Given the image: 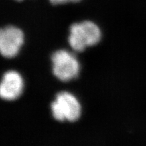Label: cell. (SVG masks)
Returning <instances> with one entry per match:
<instances>
[{
	"label": "cell",
	"instance_id": "obj_3",
	"mask_svg": "<svg viewBox=\"0 0 146 146\" xmlns=\"http://www.w3.org/2000/svg\"><path fill=\"white\" fill-rule=\"evenodd\" d=\"M52 72L60 81L67 82L74 79L80 71V64L74 55L64 50L55 52L51 57Z\"/></svg>",
	"mask_w": 146,
	"mask_h": 146
},
{
	"label": "cell",
	"instance_id": "obj_2",
	"mask_svg": "<svg viewBox=\"0 0 146 146\" xmlns=\"http://www.w3.org/2000/svg\"><path fill=\"white\" fill-rule=\"evenodd\" d=\"M51 111L55 120L59 122L67 120L75 122L81 114V106L78 100L70 93L62 91L51 104Z\"/></svg>",
	"mask_w": 146,
	"mask_h": 146
},
{
	"label": "cell",
	"instance_id": "obj_7",
	"mask_svg": "<svg viewBox=\"0 0 146 146\" xmlns=\"http://www.w3.org/2000/svg\"><path fill=\"white\" fill-rule=\"evenodd\" d=\"M16 1H23V0H16Z\"/></svg>",
	"mask_w": 146,
	"mask_h": 146
},
{
	"label": "cell",
	"instance_id": "obj_1",
	"mask_svg": "<svg viewBox=\"0 0 146 146\" xmlns=\"http://www.w3.org/2000/svg\"><path fill=\"white\" fill-rule=\"evenodd\" d=\"M101 37V31L98 25L86 21L71 25L68 41L73 50L82 52L87 47L98 44Z\"/></svg>",
	"mask_w": 146,
	"mask_h": 146
},
{
	"label": "cell",
	"instance_id": "obj_4",
	"mask_svg": "<svg viewBox=\"0 0 146 146\" xmlns=\"http://www.w3.org/2000/svg\"><path fill=\"white\" fill-rule=\"evenodd\" d=\"M23 42V32L18 27L7 26L0 31V52L3 57H15L21 50Z\"/></svg>",
	"mask_w": 146,
	"mask_h": 146
},
{
	"label": "cell",
	"instance_id": "obj_6",
	"mask_svg": "<svg viewBox=\"0 0 146 146\" xmlns=\"http://www.w3.org/2000/svg\"><path fill=\"white\" fill-rule=\"evenodd\" d=\"M81 1V0H50V3L53 5L64 4L67 3H77Z\"/></svg>",
	"mask_w": 146,
	"mask_h": 146
},
{
	"label": "cell",
	"instance_id": "obj_5",
	"mask_svg": "<svg viewBox=\"0 0 146 146\" xmlns=\"http://www.w3.org/2000/svg\"><path fill=\"white\" fill-rule=\"evenodd\" d=\"M23 89V81L19 73L14 70L5 72L0 85V97L3 100L12 101L21 96Z\"/></svg>",
	"mask_w": 146,
	"mask_h": 146
}]
</instances>
